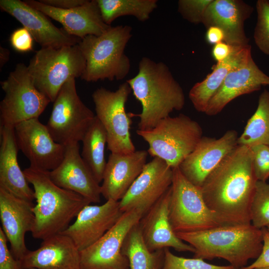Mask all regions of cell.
<instances>
[{"mask_svg":"<svg viewBox=\"0 0 269 269\" xmlns=\"http://www.w3.org/2000/svg\"><path fill=\"white\" fill-rule=\"evenodd\" d=\"M250 147L256 176L258 180L266 181L269 177V146L259 144Z\"/></svg>","mask_w":269,"mask_h":269,"instance_id":"d590c367","label":"cell"},{"mask_svg":"<svg viewBox=\"0 0 269 269\" xmlns=\"http://www.w3.org/2000/svg\"><path fill=\"white\" fill-rule=\"evenodd\" d=\"M136 133L148 144V154L162 159L172 168L179 166L203 136L199 123L183 114L169 116L153 129L137 130Z\"/></svg>","mask_w":269,"mask_h":269,"instance_id":"8992f818","label":"cell"},{"mask_svg":"<svg viewBox=\"0 0 269 269\" xmlns=\"http://www.w3.org/2000/svg\"><path fill=\"white\" fill-rule=\"evenodd\" d=\"M82 141V158L96 180L100 183L103 180L107 163L104 154L107 137L105 128L96 116Z\"/></svg>","mask_w":269,"mask_h":269,"instance_id":"f1b7e54d","label":"cell"},{"mask_svg":"<svg viewBox=\"0 0 269 269\" xmlns=\"http://www.w3.org/2000/svg\"><path fill=\"white\" fill-rule=\"evenodd\" d=\"M263 236V246L259 257L252 264L240 269H253L269 266V232L266 228L262 229Z\"/></svg>","mask_w":269,"mask_h":269,"instance_id":"f35d334b","label":"cell"},{"mask_svg":"<svg viewBox=\"0 0 269 269\" xmlns=\"http://www.w3.org/2000/svg\"><path fill=\"white\" fill-rule=\"evenodd\" d=\"M86 65L78 44L41 47L30 59L27 68L36 88L53 102L67 80L81 78Z\"/></svg>","mask_w":269,"mask_h":269,"instance_id":"52a82bcc","label":"cell"},{"mask_svg":"<svg viewBox=\"0 0 269 269\" xmlns=\"http://www.w3.org/2000/svg\"><path fill=\"white\" fill-rule=\"evenodd\" d=\"M238 138L235 130L227 131L219 138L203 136L178 166L181 172L200 188L209 174L237 146Z\"/></svg>","mask_w":269,"mask_h":269,"instance_id":"9a60e30c","label":"cell"},{"mask_svg":"<svg viewBox=\"0 0 269 269\" xmlns=\"http://www.w3.org/2000/svg\"><path fill=\"white\" fill-rule=\"evenodd\" d=\"M175 234L179 239L194 248V258H222L239 269L247 266L250 259H257L263 246L262 230L252 224L221 226L203 231Z\"/></svg>","mask_w":269,"mask_h":269,"instance_id":"277c9868","label":"cell"},{"mask_svg":"<svg viewBox=\"0 0 269 269\" xmlns=\"http://www.w3.org/2000/svg\"><path fill=\"white\" fill-rule=\"evenodd\" d=\"M253 7L241 0H213L206 10L202 23L207 28H220L224 33V41L233 47L248 45L244 23L252 15Z\"/></svg>","mask_w":269,"mask_h":269,"instance_id":"44dd1931","label":"cell"},{"mask_svg":"<svg viewBox=\"0 0 269 269\" xmlns=\"http://www.w3.org/2000/svg\"><path fill=\"white\" fill-rule=\"evenodd\" d=\"M257 181L250 147L238 144L209 174L200 189L206 205L222 226L249 224Z\"/></svg>","mask_w":269,"mask_h":269,"instance_id":"6da1fadb","label":"cell"},{"mask_svg":"<svg viewBox=\"0 0 269 269\" xmlns=\"http://www.w3.org/2000/svg\"><path fill=\"white\" fill-rule=\"evenodd\" d=\"M253 269H269V266L259 267V268H256Z\"/></svg>","mask_w":269,"mask_h":269,"instance_id":"ee69618b","label":"cell"},{"mask_svg":"<svg viewBox=\"0 0 269 269\" xmlns=\"http://www.w3.org/2000/svg\"><path fill=\"white\" fill-rule=\"evenodd\" d=\"M257 21L254 39L258 48L269 56V0H258L256 2Z\"/></svg>","mask_w":269,"mask_h":269,"instance_id":"d6a6232c","label":"cell"},{"mask_svg":"<svg viewBox=\"0 0 269 269\" xmlns=\"http://www.w3.org/2000/svg\"><path fill=\"white\" fill-rule=\"evenodd\" d=\"M213 0H179L178 11L182 17L194 24L202 23L206 9Z\"/></svg>","mask_w":269,"mask_h":269,"instance_id":"e575fe53","label":"cell"},{"mask_svg":"<svg viewBox=\"0 0 269 269\" xmlns=\"http://www.w3.org/2000/svg\"><path fill=\"white\" fill-rule=\"evenodd\" d=\"M105 23L111 25L116 18L125 15L144 22L157 6V0H97Z\"/></svg>","mask_w":269,"mask_h":269,"instance_id":"f546056e","label":"cell"},{"mask_svg":"<svg viewBox=\"0 0 269 269\" xmlns=\"http://www.w3.org/2000/svg\"><path fill=\"white\" fill-rule=\"evenodd\" d=\"M12 47L17 52L25 53L33 50V38L24 27L14 30L9 37Z\"/></svg>","mask_w":269,"mask_h":269,"instance_id":"8d00e7d4","label":"cell"},{"mask_svg":"<svg viewBox=\"0 0 269 269\" xmlns=\"http://www.w3.org/2000/svg\"><path fill=\"white\" fill-rule=\"evenodd\" d=\"M251 224L262 229L269 225V184L258 180L250 206Z\"/></svg>","mask_w":269,"mask_h":269,"instance_id":"1f68e13d","label":"cell"},{"mask_svg":"<svg viewBox=\"0 0 269 269\" xmlns=\"http://www.w3.org/2000/svg\"><path fill=\"white\" fill-rule=\"evenodd\" d=\"M30 202L15 196L0 187V218L2 228L14 257L20 261L28 251L25 235L31 232L34 215Z\"/></svg>","mask_w":269,"mask_h":269,"instance_id":"d6986e66","label":"cell"},{"mask_svg":"<svg viewBox=\"0 0 269 269\" xmlns=\"http://www.w3.org/2000/svg\"><path fill=\"white\" fill-rule=\"evenodd\" d=\"M80 252L69 237L59 233L28 250L20 261L21 269H80Z\"/></svg>","mask_w":269,"mask_h":269,"instance_id":"cb8c5ba5","label":"cell"},{"mask_svg":"<svg viewBox=\"0 0 269 269\" xmlns=\"http://www.w3.org/2000/svg\"><path fill=\"white\" fill-rule=\"evenodd\" d=\"M269 86V76L263 72L251 56L241 67L231 71L210 100L205 113L210 116L220 113L237 97Z\"/></svg>","mask_w":269,"mask_h":269,"instance_id":"d4e9b609","label":"cell"},{"mask_svg":"<svg viewBox=\"0 0 269 269\" xmlns=\"http://www.w3.org/2000/svg\"><path fill=\"white\" fill-rule=\"evenodd\" d=\"M0 187L16 197L32 202L34 192L17 160L19 150L14 128L0 127Z\"/></svg>","mask_w":269,"mask_h":269,"instance_id":"484cf974","label":"cell"},{"mask_svg":"<svg viewBox=\"0 0 269 269\" xmlns=\"http://www.w3.org/2000/svg\"><path fill=\"white\" fill-rule=\"evenodd\" d=\"M162 269H239L229 265L217 266L209 264L204 260L186 258L173 254L169 248L164 249V260Z\"/></svg>","mask_w":269,"mask_h":269,"instance_id":"836d02e7","label":"cell"},{"mask_svg":"<svg viewBox=\"0 0 269 269\" xmlns=\"http://www.w3.org/2000/svg\"><path fill=\"white\" fill-rule=\"evenodd\" d=\"M36 269L33 268V269Z\"/></svg>","mask_w":269,"mask_h":269,"instance_id":"bcb514c9","label":"cell"},{"mask_svg":"<svg viewBox=\"0 0 269 269\" xmlns=\"http://www.w3.org/2000/svg\"><path fill=\"white\" fill-rule=\"evenodd\" d=\"M33 187L36 204L32 208V237L42 241L63 232L80 211L90 202L81 195L64 189L50 178L49 171L33 167L23 170Z\"/></svg>","mask_w":269,"mask_h":269,"instance_id":"3957f363","label":"cell"},{"mask_svg":"<svg viewBox=\"0 0 269 269\" xmlns=\"http://www.w3.org/2000/svg\"><path fill=\"white\" fill-rule=\"evenodd\" d=\"M96 115L81 100L75 79L67 80L53 102L46 126L54 140L63 145L82 141Z\"/></svg>","mask_w":269,"mask_h":269,"instance_id":"8fae6325","label":"cell"},{"mask_svg":"<svg viewBox=\"0 0 269 269\" xmlns=\"http://www.w3.org/2000/svg\"><path fill=\"white\" fill-rule=\"evenodd\" d=\"M24 1L60 23L69 34L81 39L89 35H100L112 26L104 21L97 0H87L84 4L69 9L55 8L39 0Z\"/></svg>","mask_w":269,"mask_h":269,"instance_id":"ffe728a7","label":"cell"},{"mask_svg":"<svg viewBox=\"0 0 269 269\" xmlns=\"http://www.w3.org/2000/svg\"><path fill=\"white\" fill-rule=\"evenodd\" d=\"M172 169L169 219L174 232H196L222 226L206 205L200 188L188 180L178 167Z\"/></svg>","mask_w":269,"mask_h":269,"instance_id":"ba28073f","label":"cell"},{"mask_svg":"<svg viewBox=\"0 0 269 269\" xmlns=\"http://www.w3.org/2000/svg\"><path fill=\"white\" fill-rule=\"evenodd\" d=\"M142 217L136 210L123 213L100 239L80 252V269H130L122 246L128 233Z\"/></svg>","mask_w":269,"mask_h":269,"instance_id":"7c38bea8","label":"cell"},{"mask_svg":"<svg viewBox=\"0 0 269 269\" xmlns=\"http://www.w3.org/2000/svg\"><path fill=\"white\" fill-rule=\"evenodd\" d=\"M10 57V51L5 48L0 46V69L8 62Z\"/></svg>","mask_w":269,"mask_h":269,"instance_id":"7bdbcfd3","label":"cell"},{"mask_svg":"<svg viewBox=\"0 0 269 269\" xmlns=\"http://www.w3.org/2000/svg\"><path fill=\"white\" fill-rule=\"evenodd\" d=\"M170 193L171 186L139 221L144 241L151 252L171 248L194 253V248L179 239L172 228L169 219Z\"/></svg>","mask_w":269,"mask_h":269,"instance_id":"7402d4cb","label":"cell"},{"mask_svg":"<svg viewBox=\"0 0 269 269\" xmlns=\"http://www.w3.org/2000/svg\"><path fill=\"white\" fill-rule=\"evenodd\" d=\"M148 152L135 150L127 153H111L105 168L101 195L106 199L120 201L142 172Z\"/></svg>","mask_w":269,"mask_h":269,"instance_id":"603a6c76","label":"cell"},{"mask_svg":"<svg viewBox=\"0 0 269 269\" xmlns=\"http://www.w3.org/2000/svg\"><path fill=\"white\" fill-rule=\"evenodd\" d=\"M259 144L269 146V91L266 89L259 96L256 112L238 138V145L251 147Z\"/></svg>","mask_w":269,"mask_h":269,"instance_id":"4dcf8cb0","label":"cell"},{"mask_svg":"<svg viewBox=\"0 0 269 269\" xmlns=\"http://www.w3.org/2000/svg\"><path fill=\"white\" fill-rule=\"evenodd\" d=\"M79 147V142L66 145L62 161L49 171V176L58 186L81 195L90 203H99L101 185L83 160Z\"/></svg>","mask_w":269,"mask_h":269,"instance_id":"ac0fdd59","label":"cell"},{"mask_svg":"<svg viewBox=\"0 0 269 269\" xmlns=\"http://www.w3.org/2000/svg\"><path fill=\"white\" fill-rule=\"evenodd\" d=\"M18 149L30 166L44 171L55 169L62 161L65 146L56 142L46 125L38 118L22 122L14 127Z\"/></svg>","mask_w":269,"mask_h":269,"instance_id":"5bb4252c","label":"cell"},{"mask_svg":"<svg viewBox=\"0 0 269 269\" xmlns=\"http://www.w3.org/2000/svg\"><path fill=\"white\" fill-rule=\"evenodd\" d=\"M252 56L251 46L234 47L231 55L217 63L212 71L202 81L196 83L189 92V98L194 108L205 113L213 97L221 87L227 75L241 67Z\"/></svg>","mask_w":269,"mask_h":269,"instance_id":"4316f807","label":"cell"},{"mask_svg":"<svg viewBox=\"0 0 269 269\" xmlns=\"http://www.w3.org/2000/svg\"><path fill=\"white\" fill-rule=\"evenodd\" d=\"M164 249L150 251L145 244L138 223L127 234L122 253L128 260L130 269H162Z\"/></svg>","mask_w":269,"mask_h":269,"instance_id":"83f0119b","label":"cell"},{"mask_svg":"<svg viewBox=\"0 0 269 269\" xmlns=\"http://www.w3.org/2000/svg\"><path fill=\"white\" fill-rule=\"evenodd\" d=\"M1 11L17 19L41 47L59 48L78 44L81 39L55 26L47 16L20 0H0Z\"/></svg>","mask_w":269,"mask_h":269,"instance_id":"2e32d148","label":"cell"},{"mask_svg":"<svg viewBox=\"0 0 269 269\" xmlns=\"http://www.w3.org/2000/svg\"><path fill=\"white\" fill-rule=\"evenodd\" d=\"M87 0H40V2L60 9H69L84 4Z\"/></svg>","mask_w":269,"mask_h":269,"instance_id":"60d3db41","label":"cell"},{"mask_svg":"<svg viewBox=\"0 0 269 269\" xmlns=\"http://www.w3.org/2000/svg\"><path fill=\"white\" fill-rule=\"evenodd\" d=\"M126 82L141 105V112L135 115L139 117L138 130L153 129L172 112L184 107L183 89L162 62L142 57L137 74Z\"/></svg>","mask_w":269,"mask_h":269,"instance_id":"7a4b0ae2","label":"cell"},{"mask_svg":"<svg viewBox=\"0 0 269 269\" xmlns=\"http://www.w3.org/2000/svg\"><path fill=\"white\" fill-rule=\"evenodd\" d=\"M131 91L126 82L115 91L101 87L92 94L96 116L105 128L107 147L111 153L127 154L136 150L131 137V115L125 109Z\"/></svg>","mask_w":269,"mask_h":269,"instance_id":"30bf717a","label":"cell"},{"mask_svg":"<svg viewBox=\"0 0 269 269\" xmlns=\"http://www.w3.org/2000/svg\"><path fill=\"white\" fill-rule=\"evenodd\" d=\"M123 213L119 201L108 200L101 205L89 204L80 211L74 222L61 233L69 237L81 251L100 239Z\"/></svg>","mask_w":269,"mask_h":269,"instance_id":"e0dca14e","label":"cell"},{"mask_svg":"<svg viewBox=\"0 0 269 269\" xmlns=\"http://www.w3.org/2000/svg\"><path fill=\"white\" fill-rule=\"evenodd\" d=\"M224 32L220 28L213 26L207 28L205 38L209 44L214 45L224 41Z\"/></svg>","mask_w":269,"mask_h":269,"instance_id":"b9f144b4","label":"cell"},{"mask_svg":"<svg viewBox=\"0 0 269 269\" xmlns=\"http://www.w3.org/2000/svg\"><path fill=\"white\" fill-rule=\"evenodd\" d=\"M7 241L0 227V269H21L20 261L16 259L9 250Z\"/></svg>","mask_w":269,"mask_h":269,"instance_id":"74e56055","label":"cell"},{"mask_svg":"<svg viewBox=\"0 0 269 269\" xmlns=\"http://www.w3.org/2000/svg\"><path fill=\"white\" fill-rule=\"evenodd\" d=\"M0 85L4 92L0 104V127L14 128L22 122L38 118L51 102L36 88L23 63L17 64Z\"/></svg>","mask_w":269,"mask_h":269,"instance_id":"9c48e42d","label":"cell"},{"mask_svg":"<svg viewBox=\"0 0 269 269\" xmlns=\"http://www.w3.org/2000/svg\"><path fill=\"white\" fill-rule=\"evenodd\" d=\"M172 179L173 169L160 158L153 157L119 201L121 211L136 210L143 216L170 187Z\"/></svg>","mask_w":269,"mask_h":269,"instance_id":"4fadbf2b","label":"cell"},{"mask_svg":"<svg viewBox=\"0 0 269 269\" xmlns=\"http://www.w3.org/2000/svg\"><path fill=\"white\" fill-rule=\"evenodd\" d=\"M129 25L111 26L100 35H89L78 43L86 60L81 77L87 82L124 79L131 69V61L125 49L132 36Z\"/></svg>","mask_w":269,"mask_h":269,"instance_id":"5b68a950","label":"cell"},{"mask_svg":"<svg viewBox=\"0 0 269 269\" xmlns=\"http://www.w3.org/2000/svg\"><path fill=\"white\" fill-rule=\"evenodd\" d=\"M268 231L269 232V225L266 228Z\"/></svg>","mask_w":269,"mask_h":269,"instance_id":"f6af8a7d","label":"cell"},{"mask_svg":"<svg viewBox=\"0 0 269 269\" xmlns=\"http://www.w3.org/2000/svg\"><path fill=\"white\" fill-rule=\"evenodd\" d=\"M234 47L224 41L221 42L213 47L212 55L217 63H220L227 59L232 53Z\"/></svg>","mask_w":269,"mask_h":269,"instance_id":"ab89813d","label":"cell"}]
</instances>
